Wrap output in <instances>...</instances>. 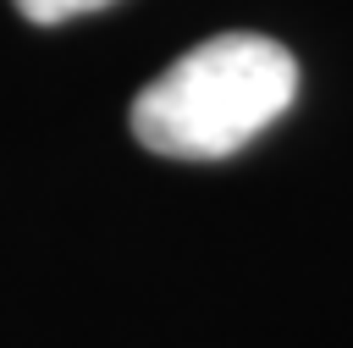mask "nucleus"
I'll list each match as a JSON object with an SVG mask.
<instances>
[{
	"label": "nucleus",
	"mask_w": 353,
	"mask_h": 348,
	"mask_svg": "<svg viewBox=\"0 0 353 348\" xmlns=\"http://www.w3.org/2000/svg\"><path fill=\"white\" fill-rule=\"evenodd\" d=\"M298 94V61L265 33H215L132 99V138L165 160H226Z\"/></svg>",
	"instance_id": "nucleus-1"
},
{
	"label": "nucleus",
	"mask_w": 353,
	"mask_h": 348,
	"mask_svg": "<svg viewBox=\"0 0 353 348\" xmlns=\"http://www.w3.org/2000/svg\"><path fill=\"white\" fill-rule=\"evenodd\" d=\"M99 6H110V0H17V11H22L28 22H39V28L72 22V17H83V11H99Z\"/></svg>",
	"instance_id": "nucleus-2"
}]
</instances>
